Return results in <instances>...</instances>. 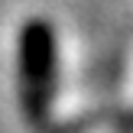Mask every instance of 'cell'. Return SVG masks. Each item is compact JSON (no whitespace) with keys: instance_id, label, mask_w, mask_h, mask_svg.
<instances>
[{"instance_id":"6da1fadb","label":"cell","mask_w":133,"mask_h":133,"mask_svg":"<svg viewBox=\"0 0 133 133\" xmlns=\"http://www.w3.org/2000/svg\"><path fill=\"white\" fill-rule=\"evenodd\" d=\"M19 91L29 120H42L55 84V32L45 19H29L19 29Z\"/></svg>"}]
</instances>
